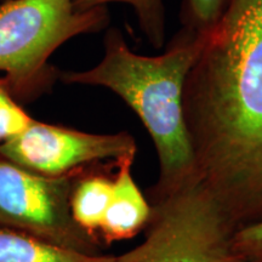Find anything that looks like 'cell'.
Returning <instances> with one entry per match:
<instances>
[{"label": "cell", "mask_w": 262, "mask_h": 262, "mask_svg": "<svg viewBox=\"0 0 262 262\" xmlns=\"http://www.w3.org/2000/svg\"><path fill=\"white\" fill-rule=\"evenodd\" d=\"M195 173L238 228L262 221V0H229L185 80Z\"/></svg>", "instance_id": "6da1fadb"}, {"label": "cell", "mask_w": 262, "mask_h": 262, "mask_svg": "<svg viewBox=\"0 0 262 262\" xmlns=\"http://www.w3.org/2000/svg\"><path fill=\"white\" fill-rule=\"evenodd\" d=\"M205 34L181 28L158 56L134 52L122 31L108 28L102 60L86 71H60L64 84L106 88L140 118L155 143L159 178L148 194H163L196 175L183 119L185 80Z\"/></svg>", "instance_id": "7a4b0ae2"}, {"label": "cell", "mask_w": 262, "mask_h": 262, "mask_svg": "<svg viewBox=\"0 0 262 262\" xmlns=\"http://www.w3.org/2000/svg\"><path fill=\"white\" fill-rule=\"evenodd\" d=\"M108 24L107 6L81 11L73 0H0V72L12 96L22 104L48 94L60 74L51 55Z\"/></svg>", "instance_id": "3957f363"}, {"label": "cell", "mask_w": 262, "mask_h": 262, "mask_svg": "<svg viewBox=\"0 0 262 262\" xmlns=\"http://www.w3.org/2000/svg\"><path fill=\"white\" fill-rule=\"evenodd\" d=\"M145 241L113 262H243L237 225L196 175L163 194H148Z\"/></svg>", "instance_id": "277c9868"}, {"label": "cell", "mask_w": 262, "mask_h": 262, "mask_svg": "<svg viewBox=\"0 0 262 262\" xmlns=\"http://www.w3.org/2000/svg\"><path fill=\"white\" fill-rule=\"evenodd\" d=\"M78 171L42 176L0 153V227L83 254H102V241L84 231L72 216L71 192Z\"/></svg>", "instance_id": "5b68a950"}, {"label": "cell", "mask_w": 262, "mask_h": 262, "mask_svg": "<svg viewBox=\"0 0 262 262\" xmlns=\"http://www.w3.org/2000/svg\"><path fill=\"white\" fill-rule=\"evenodd\" d=\"M6 159L29 171L58 178L98 163H114L137 153L126 131L94 134L33 120L21 135L0 145Z\"/></svg>", "instance_id": "8992f818"}, {"label": "cell", "mask_w": 262, "mask_h": 262, "mask_svg": "<svg viewBox=\"0 0 262 262\" xmlns=\"http://www.w3.org/2000/svg\"><path fill=\"white\" fill-rule=\"evenodd\" d=\"M134 160L135 156H130L117 163L112 198L100 228L104 245L134 238L149 221L150 204L133 178Z\"/></svg>", "instance_id": "52a82bcc"}, {"label": "cell", "mask_w": 262, "mask_h": 262, "mask_svg": "<svg viewBox=\"0 0 262 262\" xmlns=\"http://www.w3.org/2000/svg\"><path fill=\"white\" fill-rule=\"evenodd\" d=\"M117 163H98L80 169L71 192V212L84 231L100 238V228L111 203ZM101 239V238H100Z\"/></svg>", "instance_id": "ba28073f"}, {"label": "cell", "mask_w": 262, "mask_h": 262, "mask_svg": "<svg viewBox=\"0 0 262 262\" xmlns=\"http://www.w3.org/2000/svg\"><path fill=\"white\" fill-rule=\"evenodd\" d=\"M112 255H88L34 235L0 227V262H113Z\"/></svg>", "instance_id": "9c48e42d"}, {"label": "cell", "mask_w": 262, "mask_h": 262, "mask_svg": "<svg viewBox=\"0 0 262 262\" xmlns=\"http://www.w3.org/2000/svg\"><path fill=\"white\" fill-rule=\"evenodd\" d=\"M73 3L75 9L81 11L102 8L111 3L129 5L147 41L156 49H162L165 44L166 16L163 0H73Z\"/></svg>", "instance_id": "30bf717a"}, {"label": "cell", "mask_w": 262, "mask_h": 262, "mask_svg": "<svg viewBox=\"0 0 262 262\" xmlns=\"http://www.w3.org/2000/svg\"><path fill=\"white\" fill-rule=\"evenodd\" d=\"M229 0H183L182 28L206 34L220 21Z\"/></svg>", "instance_id": "8fae6325"}, {"label": "cell", "mask_w": 262, "mask_h": 262, "mask_svg": "<svg viewBox=\"0 0 262 262\" xmlns=\"http://www.w3.org/2000/svg\"><path fill=\"white\" fill-rule=\"evenodd\" d=\"M33 120L0 78V145L21 135Z\"/></svg>", "instance_id": "7c38bea8"}, {"label": "cell", "mask_w": 262, "mask_h": 262, "mask_svg": "<svg viewBox=\"0 0 262 262\" xmlns=\"http://www.w3.org/2000/svg\"><path fill=\"white\" fill-rule=\"evenodd\" d=\"M233 247L243 262H262V221L239 228Z\"/></svg>", "instance_id": "4fadbf2b"}]
</instances>
